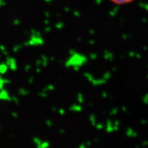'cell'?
I'll list each match as a JSON object with an SVG mask.
<instances>
[{
    "instance_id": "6da1fadb",
    "label": "cell",
    "mask_w": 148,
    "mask_h": 148,
    "mask_svg": "<svg viewBox=\"0 0 148 148\" xmlns=\"http://www.w3.org/2000/svg\"><path fill=\"white\" fill-rule=\"evenodd\" d=\"M110 1L116 5H124L131 3L134 0H110Z\"/></svg>"
}]
</instances>
